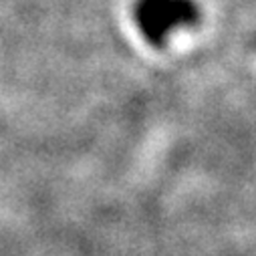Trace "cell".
I'll use <instances>...</instances> for the list:
<instances>
[{
  "label": "cell",
  "instance_id": "6da1fadb",
  "mask_svg": "<svg viewBox=\"0 0 256 256\" xmlns=\"http://www.w3.org/2000/svg\"><path fill=\"white\" fill-rule=\"evenodd\" d=\"M134 16L144 38L162 46L174 30L194 26L200 10L194 0H138Z\"/></svg>",
  "mask_w": 256,
  "mask_h": 256
}]
</instances>
